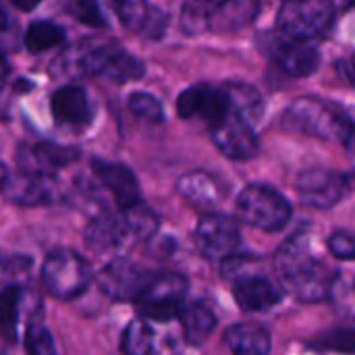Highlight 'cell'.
I'll use <instances>...</instances> for the list:
<instances>
[{
	"label": "cell",
	"instance_id": "12",
	"mask_svg": "<svg viewBox=\"0 0 355 355\" xmlns=\"http://www.w3.org/2000/svg\"><path fill=\"white\" fill-rule=\"evenodd\" d=\"M148 272L127 258H112L98 275L100 291L112 302L135 304Z\"/></svg>",
	"mask_w": 355,
	"mask_h": 355
},
{
	"label": "cell",
	"instance_id": "22",
	"mask_svg": "<svg viewBox=\"0 0 355 355\" xmlns=\"http://www.w3.org/2000/svg\"><path fill=\"white\" fill-rule=\"evenodd\" d=\"M225 343L233 355H270V335L266 329L250 322L233 324L225 331Z\"/></svg>",
	"mask_w": 355,
	"mask_h": 355
},
{
	"label": "cell",
	"instance_id": "13",
	"mask_svg": "<svg viewBox=\"0 0 355 355\" xmlns=\"http://www.w3.org/2000/svg\"><path fill=\"white\" fill-rule=\"evenodd\" d=\"M177 112L181 119H202L210 125L231 112L223 87L210 83H198L187 87L177 100Z\"/></svg>",
	"mask_w": 355,
	"mask_h": 355
},
{
	"label": "cell",
	"instance_id": "31",
	"mask_svg": "<svg viewBox=\"0 0 355 355\" xmlns=\"http://www.w3.org/2000/svg\"><path fill=\"white\" fill-rule=\"evenodd\" d=\"M25 349L29 355H58L52 335L37 322L29 324L25 331Z\"/></svg>",
	"mask_w": 355,
	"mask_h": 355
},
{
	"label": "cell",
	"instance_id": "2",
	"mask_svg": "<svg viewBox=\"0 0 355 355\" xmlns=\"http://www.w3.org/2000/svg\"><path fill=\"white\" fill-rule=\"evenodd\" d=\"M52 73L60 79L106 77L110 81H131L144 75V64L127 54L116 42L102 37H85L62 50L52 64Z\"/></svg>",
	"mask_w": 355,
	"mask_h": 355
},
{
	"label": "cell",
	"instance_id": "38",
	"mask_svg": "<svg viewBox=\"0 0 355 355\" xmlns=\"http://www.w3.org/2000/svg\"><path fill=\"white\" fill-rule=\"evenodd\" d=\"M0 268H2V256H0Z\"/></svg>",
	"mask_w": 355,
	"mask_h": 355
},
{
	"label": "cell",
	"instance_id": "26",
	"mask_svg": "<svg viewBox=\"0 0 355 355\" xmlns=\"http://www.w3.org/2000/svg\"><path fill=\"white\" fill-rule=\"evenodd\" d=\"M231 0H187L181 12V25L187 33H200L206 31L212 17L227 6Z\"/></svg>",
	"mask_w": 355,
	"mask_h": 355
},
{
	"label": "cell",
	"instance_id": "33",
	"mask_svg": "<svg viewBox=\"0 0 355 355\" xmlns=\"http://www.w3.org/2000/svg\"><path fill=\"white\" fill-rule=\"evenodd\" d=\"M73 8H75L77 19L83 21L85 25H89V27H104L106 25L104 12L100 8V0H75Z\"/></svg>",
	"mask_w": 355,
	"mask_h": 355
},
{
	"label": "cell",
	"instance_id": "34",
	"mask_svg": "<svg viewBox=\"0 0 355 355\" xmlns=\"http://www.w3.org/2000/svg\"><path fill=\"white\" fill-rule=\"evenodd\" d=\"M329 252L339 260H354L355 258V239L349 231H335L329 237Z\"/></svg>",
	"mask_w": 355,
	"mask_h": 355
},
{
	"label": "cell",
	"instance_id": "4",
	"mask_svg": "<svg viewBox=\"0 0 355 355\" xmlns=\"http://www.w3.org/2000/svg\"><path fill=\"white\" fill-rule=\"evenodd\" d=\"M235 208H237V216L245 225L256 227L266 233L283 231L289 225L291 214H293L289 200L281 191L264 183L248 185L239 193Z\"/></svg>",
	"mask_w": 355,
	"mask_h": 355
},
{
	"label": "cell",
	"instance_id": "9",
	"mask_svg": "<svg viewBox=\"0 0 355 355\" xmlns=\"http://www.w3.org/2000/svg\"><path fill=\"white\" fill-rule=\"evenodd\" d=\"M196 243L204 258L212 262H225L233 258L241 245L239 225L227 214H206L200 218L196 229Z\"/></svg>",
	"mask_w": 355,
	"mask_h": 355
},
{
	"label": "cell",
	"instance_id": "6",
	"mask_svg": "<svg viewBox=\"0 0 355 355\" xmlns=\"http://www.w3.org/2000/svg\"><path fill=\"white\" fill-rule=\"evenodd\" d=\"M187 279L177 272L148 275L135 300V306L146 318L156 322H168L181 314L187 297Z\"/></svg>",
	"mask_w": 355,
	"mask_h": 355
},
{
	"label": "cell",
	"instance_id": "20",
	"mask_svg": "<svg viewBox=\"0 0 355 355\" xmlns=\"http://www.w3.org/2000/svg\"><path fill=\"white\" fill-rule=\"evenodd\" d=\"M79 158V152L75 148L56 146V144H35L31 148H25L19 154L21 171L40 173V175H52L60 168H67Z\"/></svg>",
	"mask_w": 355,
	"mask_h": 355
},
{
	"label": "cell",
	"instance_id": "3",
	"mask_svg": "<svg viewBox=\"0 0 355 355\" xmlns=\"http://www.w3.org/2000/svg\"><path fill=\"white\" fill-rule=\"evenodd\" d=\"M283 127L327 141L349 144L354 137V125L341 110L312 98L295 100L283 114Z\"/></svg>",
	"mask_w": 355,
	"mask_h": 355
},
{
	"label": "cell",
	"instance_id": "10",
	"mask_svg": "<svg viewBox=\"0 0 355 355\" xmlns=\"http://www.w3.org/2000/svg\"><path fill=\"white\" fill-rule=\"evenodd\" d=\"M352 179L329 168H310L297 179L300 200L316 210H331L349 193Z\"/></svg>",
	"mask_w": 355,
	"mask_h": 355
},
{
	"label": "cell",
	"instance_id": "27",
	"mask_svg": "<svg viewBox=\"0 0 355 355\" xmlns=\"http://www.w3.org/2000/svg\"><path fill=\"white\" fill-rule=\"evenodd\" d=\"M121 218L125 223V229H127L129 237L135 239V241L150 239L158 231V223H160L158 216L148 206H144L141 202L121 210Z\"/></svg>",
	"mask_w": 355,
	"mask_h": 355
},
{
	"label": "cell",
	"instance_id": "11",
	"mask_svg": "<svg viewBox=\"0 0 355 355\" xmlns=\"http://www.w3.org/2000/svg\"><path fill=\"white\" fill-rule=\"evenodd\" d=\"M210 133L218 152L231 160H252L258 154V137L252 125L235 112L210 125Z\"/></svg>",
	"mask_w": 355,
	"mask_h": 355
},
{
	"label": "cell",
	"instance_id": "18",
	"mask_svg": "<svg viewBox=\"0 0 355 355\" xmlns=\"http://www.w3.org/2000/svg\"><path fill=\"white\" fill-rule=\"evenodd\" d=\"M272 60L275 64L289 77H308L316 73L320 64V52L316 46L304 42V40H291L277 42L272 48Z\"/></svg>",
	"mask_w": 355,
	"mask_h": 355
},
{
	"label": "cell",
	"instance_id": "14",
	"mask_svg": "<svg viewBox=\"0 0 355 355\" xmlns=\"http://www.w3.org/2000/svg\"><path fill=\"white\" fill-rule=\"evenodd\" d=\"M2 191L12 204L19 206H44L58 198V185L52 175L29 171H19L15 177H8Z\"/></svg>",
	"mask_w": 355,
	"mask_h": 355
},
{
	"label": "cell",
	"instance_id": "35",
	"mask_svg": "<svg viewBox=\"0 0 355 355\" xmlns=\"http://www.w3.org/2000/svg\"><path fill=\"white\" fill-rule=\"evenodd\" d=\"M12 6H17L19 10H23V12H29V10H33L42 0H8Z\"/></svg>",
	"mask_w": 355,
	"mask_h": 355
},
{
	"label": "cell",
	"instance_id": "8",
	"mask_svg": "<svg viewBox=\"0 0 355 355\" xmlns=\"http://www.w3.org/2000/svg\"><path fill=\"white\" fill-rule=\"evenodd\" d=\"M223 270L227 279L233 281V300L243 312H266L281 304L283 291L277 283H272L266 275L245 272L237 256L223 262Z\"/></svg>",
	"mask_w": 355,
	"mask_h": 355
},
{
	"label": "cell",
	"instance_id": "32",
	"mask_svg": "<svg viewBox=\"0 0 355 355\" xmlns=\"http://www.w3.org/2000/svg\"><path fill=\"white\" fill-rule=\"evenodd\" d=\"M21 46V33L15 19L0 6V52H12Z\"/></svg>",
	"mask_w": 355,
	"mask_h": 355
},
{
	"label": "cell",
	"instance_id": "28",
	"mask_svg": "<svg viewBox=\"0 0 355 355\" xmlns=\"http://www.w3.org/2000/svg\"><path fill=\"white\" fill-rule=\"evenodd\" d=\"M64 42V29L52 21H35L27 27L23 44L31 54L46 52Z\"/></svg>",
	"mask_w": 355,
	"mask_h": 355
},
{
	"label": "cell",
	"instance_id": "30",
	"mask_svg": "<svg viewBox=\"0 0 355 355\" xmlns=\"http://www.w3.org/2000/svg\"><path fill=\"white\" fill-rule=\"evenodd\" d=\"M129 110L137 119L148 121V123H160L164 119V108L160 100L146 92H135L129 96Z\"/></svg>",
	"mask_w": 355,
	"mask_h": 355
},
{
	"label": "cell",
	"instance_id": "5",
	"mask_svg": "<svg viewBox=\"0 0 355 355\" xmlns=\"http://www.w3.org/2000/svg\"><path fill=\"white\" fill-rule=\"evenodd\" d=\"M44 289L54 300H75L83 295L94 279L89 262L73 250H56L52 252L40 272Z\"/></svg>",
	"mask_w": 355,
	"mask_h": 355
},
{
	"label": "cell",
	"instance_id": "17",
	"mask_svg": "<svg viewBox=\"0 0 355 355\" xmlns=\"http://www.w3.org/2000/svg\"><path fill=\"white\" fill-rule=\"evenodd\" d=\"M112 4L127 31L148 37L162 35L168 19L158 6H152L148 0H112Z\"/></svg>",
	"mask_w": 355,
	"mask_h": 355
},
{
	"label": "cell",
	"instance_id": "23",
	"mask_svg": "<svg viewBox=\"0 0 355 355\" xmlns=\"http://www.w3.org/2000/svg\"><path fill=\"white\" fill-rule=\"evenodd\" d=\"M179 318H181V324H183L185 341L189 345H202L214 333V329L218 324L214 312L208 306L200 304V302L189 304V306L185 304Z\"/></svg>",
	"mask_w": 355,
	"mask_h": 355
},
{
	"label": "cell",
	"instance_id": "29",
	"mask_svg": "<svg viewBox=\"0 0 355 355\" xmlns=\"http://www.w3.org/2000/svg\"><path fill=\"white\" fill-rule=\"evenodd\" d=\"M21 308H23V291L15 285L2 289V293H0V335L10 343L17 339Z\"/></svg>",
	"mask_w": 355,
	"mask_h": 355
},
{
	"label": "cell",
	"instance_id": "36",
	"mask_svg": "<svg viewBox=\"0 0 355 355\" xmlns=\"http://www.w3.org/2000/svg\"><path fill=\"white\" fill-rule=\"evenodd\" d=\"M6 179H8V173H6V166L0 162V191H2V187H4V183H6Z\"/></svg>",
	"mask_w": 355,
	"mask_h": 355
},
{
	"label": "cell",
	"instance_id": "7",
	"mask_svg": "<svg viewBox=\"0 0 355 355\" xmlns=\"http://www.w3.org/2000/svg\"><path fill=\"white\" fill-rule=\"evenodd\" d=\"M335 19L333 0H285L277 27L291 40H312L324 33Z\"/></svg>",
	"mask_w": 355,
	"mask_h": 355
},
{
	"label": "cell",
	"instance_id": "15",
	"mask_svg": "<svg viewBox=\"0 0 355 355\" xmlns=\"http://www.w3.org/2000/svg\"><path fill=\"white\" fill-rule=\"evenodd\" d=\"M92 171H94V177L98 179V183L112 196V200L116 202V206L121 210L141 202L139 183H137L133 171L127 168L125 164L94 160Z\"/></svg>",
	"mask_w": 355,
	"mask_h": 355
},
{
	"label": "cell",
	"instance_id": "24",
	"mask_svg": "<svg viewBox=\"0 0 355 355\" xmlns=\"http://www.w3.org/2000/svg\"><path fill=\"white\" fill-rule=\"evenodd\" d=\"M223 92L227 96L231 112H235L250 125H252V121L260 119L264 104H262V96L256 87H252L248 83H227L223 87Z\"/></svg>",
	"mask_w": 355,
	"mask_h": 355
},
{
	"label": "cell",
	"instance_id": "21",
	"mask_svg": "<svg viewBox=\"0 0 355 355\" xmlns=\"http://www.w3.org/2000/svg\"><path fill=\"white\" fill-rule=\"evenodd\" d=\"M177 191L196 208L210 210L220 204L223 200V187L216 177H212L206 171H191L185 173L177 181Z\"/></svg>",
	"mask_w": 355,
	"mask_h": 355
},
{
	"label": "cell",
	"instance_id": "19",
	"mask_svg": "<svg viewBox=\"0 0 355 355\" xmlns=\"http://www.w3.org/2000/svg\"><path fill=\"white\" fill-rule=\"evenodd\" d=\"M83 239H85V245L89 252L94 254H110V252H116L121 250L129 237L127 229H125V223L121 218V214H98L94 216L87 227H85V233H83Z\"/></svg>",
	"mask_w": 355,
	"mask_h": 355
},
{
	"label": "cell",
	"instance_id": "1",
	"mask_svg": "<svg viewBox=\"0 0 355 355\" xmlns=\"http://www.w3.org/2000/svg\"><path fill=\"white\" fill-rule=\"evenodd\" d=\"M272 266L281 291L302 304L329 300L339 281L337 272L314 252L312 237L304 231L295 233L279 248Z\"/></svg>",
	"mask_w": 355,
	"mask_h": 355
},
{
	"label": "cell",
	"instance_id": "37",
	"mask_svg": "<svg viewBox=\"0 0 355 355\" xmlns=\"http://www.w3.org/2000/svg\"><path fill=\"white\" fill-rule=\"evenodd\" d=\"M4 75H6V62H4L2 56H0V79H2Z\"/></svg>",
	"mask_w": 355,
	"mask_h": 355
},
{
	"label": "cell",
	"instance_id": "25",
	"mask_svg": "<svg viewBox=\"0 0 355 355\" xmlns=\"http://www.w3.org/2000/svg\"><path fill=\"white\" fill-rule=\"evenodd\" d=\"M121 352L125 355H156L154 329L144 318H133L121 335Z\"/></svg>",
	"mask_w": 355,
	"mask_h": 355
},
{
	"label": "cell",
	"instance_id": "16",
	"mask_svg": "<svg viewBox=\"0 0 355 355\" xmlns=\"http://www.w3.org/2000/svg\"><path fill=\"white\" fill-rule=\"evenodd\" d=\"M52 116L58 125L69 129H83L92 123V102L81 85H62L50 100Z\"/></svg>",
	"mask_w": 355,
	"mask_h": 355
}]
</instances>
